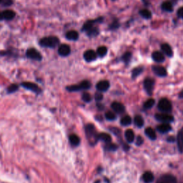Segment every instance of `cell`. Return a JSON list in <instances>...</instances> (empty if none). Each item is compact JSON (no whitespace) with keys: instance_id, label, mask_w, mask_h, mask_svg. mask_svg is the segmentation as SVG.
Segmentation results:
<instances>
[{"instance_id":"6da1fadb","label":"cell","mask_w":183,"mask_h":183,"mask_svg":"<svg viewBox=\"0 0 183 183\" xmlns=\"http://www.w3.org/2000/svg\"><path fill=\"white\" fill-rule=\"evenodd\" d=\"M60 44V39L55 36L45 37L40 39L39 45L43 47L47 48H55Z\"/></svg>"},{"instance_id":"7a4b0ae2","label":"cell","mask_w":183,"mask_h":183,"mask_svg":"<svg viewBox=\"0 0 183 183\" xmlns=\"http://www.w3.org/2000/svg\"><path fill=\"white\" fill-rule=\"evenodd\" d=\"M85 132L87 138L91 144H94L98 140V134H97L95 127L92 124H88L85 127Z\"/></svg>"},{"instance_id":"3957f363","label":"cell","mask_w":183,"mask_h":183,"mask_svg":"<svg viewBox=\"0 0 183 183\" xmlns=\"http://www.w3.org/2000/svg\"><path fill=\"white\" fill-rule=\"evenodd\" d=\"M158 109L163 113H169L172 110V104L170 101L166 98L161 99L158 102Z\"/></svg>"},{"instance_id":"277c9868","label":"cell","mask_w":183,"mask_h":183,"mask_svg":"<svg viewBox=\"0 0 183 183\" xmlns=\"http://www.w3.org/2000/svg\"><path fill=\"white\" fill-rule=\"evenodd\" d=\"M26 55L29 59L36 60V61H41L42 59V56L40 53L34 48H29L26 51Z\"/></svg>"},{"instance_id":"5b68a950","label":"cell","mask_w":183,"mask_h":183,"mask_svg":"<svg viewBox=\"0 0 183 183\" xmlns=\"http://www.w3.org/2000/svg\"><path fill=\"white\" fill-rule=\"evenodd\" d=\"M155 119L163 123H169L174 120V118H173L172 116L167 113L156 114Z\"/></svg>"},{"instance_id":"8992f818","label":"cell","mask_w":183,"mask_h":183,"mask_svg":"<svg viewBox=\"0 0 183 183\" xmlns=\"http://www.w3.org/2000/svg\"><path fill=\"white\" fill-rule=\"evenodd\" d=\"M154 80L152 78H146L144 81V87L147 93L149 95H152V92H153V89H154Z\"/></svg>"},{"instance_id":"52a82bcc","label":"cell","mask_w":183,"mask_h":183,"mask_svg":"<svg viewBox=\"0 0 183 183\" xmlns=\"http://www.w3.org/2000/svg\"><path fill=\"white\" fill-rule=\"evenodd\" d=\"M102 17H99L98 19H97V20H89L87 21V22H86L85 23V24H84L82 26V30L84 32H87L88 31L89 29H90L92 27H93V26H95V24H96V23H100L102 22Z\"/></svg>"},{"instance_id":"ba28073f","label":"cell","mask_w":183,"mask_h":183,"mask_svg":"<svg viewBox=\"0 0 183 183\" xmlns=\"http://www.w3.org/2000/svg\"><path fill=\"white\" fill-rule=\"evenodd\" d=\"M71 53V48L68 45H61L58 48V54L62 57H67Z\"/></svg>"},{"instance_id":"9c48e42d","label":"cell","mask_w":183,"mask_h":183,"mask_svg":"<svg viewBox=\"0 0 183 183\" xmlns=\"http://www.w3.org/2000/svg\"><path fill=\"white\" fill-rule=\"evenodd\" d=\"M97 57V52L92 50V49H89V50H87L84 53V59L88 62H92V61L96 60Z\"/></svg>"},{"instance_id":"30bf717a","label":"cell","mask_w":183,"mask_h":183,"mask_svg":"<svg viewBox=\"0 0 183 183\" xmlns=\"http://www.w3.org/2000/svg\"><path fill=\"white\" fill-rule=\"evenodd\" d=\"M152 71L154 74H156V75L159 76V77H165V76H167V70H166V69L164 67L162 66H158V65H154L152 66Z\"/></svg>"},{"instance_id":"8fae6325","label":"cell","mask_w":183,"mask_h":183,"mask_svg":"<svg viewBox=\"0 0 183 183\" xmlns=\"http://www.w3.org/2000/svg\"><path fill=\"white\" fill-rule=\"evenodd\" d=\"M157 183H177V180L173 175H165L160 177Z\"/></svg>"},{"instance_id":"7c38bea8","label":"cell","mask_w":183,"mask_h":183,"mask_svg":"<svg viewBox=\"0 0 183 183\" xmlns=\"http://www.w3.org/2000/svg\"><path fill=\"white\" fill-rule=\"evenodd\" d=\"M111 107L112 108V110H113L114 111L116 112V113L119 114H123L125 110V106H124L122 103L118 102H112L111 104Z\"/></svg>"},{"instance_id":"4fadbf2b","label":"cell","mask_w":183,"mask_h":183,"mask_svg":"<svg viewBox=\"0 0 183 183\" xmlns=\"http://www.w3.org/2000/svg\"><path fill=\"white\" fill-rule=\"evenodd\" d=\"M96 87L99 92H106L110 87V82L107 80H102L97 84Z\"/></svg>"},{"instance_id":"5bb4252c","label":"cell","mask_w":183,"mask_h":183,"mask_svg":"<svg viewBox=\"0 0 183 183\" xmlns=\"http://www.w3.org/2000/svg\"><path fill=\"white\" fill-rule=\"evenodd\" d=\"M22 85L23 87H24V88L29 89V90H31L32 92H34L36 93H39L40 91V88L38 86L36 85V84L32 83V82H23L22 84Z\"/></svg>"},{"instance_id":"9a60e30c","label":"cell","mask_w":183,"mask_h":183,"mask_svg":"<svg viewBox=\"0 0 183 183\" xmlns=\"http://www.w3.org/2000/svg\"><path fill=\"white\" fill-rule=\"evenodd\" d=\"M152 57L153 59V60L154 62L160 63V62H163L165 61V56H164L163 53H162L161 51H154L152 54Z\"/></svg>"},{"instance_id":"2e32d148","label":"cell","mask_w":183,"mask_h":183,"mask_svg":"<svg viewBox=\"0 0 183 183\" xmlns=\"http://www.w3.org/2000/svg\"><path fill=\"white\" fill-rule=\"evenodd\" d=\"M177 146H178L179 151L183 152V128L179 131L177 137Z\"/></svg>"},{"instance_id":"e0dca14e","label":"cell","mask_w":183,"mask_h":183,"mask_svg":"<svg viewBox=\"0 0 183 183\" xmlns=\"http://www.w3.org/2000/svg\"><path fill=\"white\" fill-rule=\"evenodd\" d=\"M2 14L3 20H11L15 17V12L12 10H5L2 12Z\"/></svg>"},{"instance_id":"ac0fdd59","label":"cell","mask_w":183,"mask_h":183,"mask_svg":"<svg viewBox=\"0 0 183 183\" xmlns=\"http://www.w3.org/2000/svg\"><path fill=\"white\" fill-rule=\"evenodd\" d=\"M65 37L68 40L70 41H76L79 39V34L77 31L74 30H70L66 33Z\"/></svg>"},{"instance_id":"d6986e66","label":"cell","mask_w":183,"mask_h":183,"mask_svg":"<svg viewBox=\"0 0 183 183\" xmlns=\"http://www.w3.org/2000/svg\"><path fill=\"white\" fill-rule=\"evenodd\" d=\"M157 129L160 133H167L171 130L172 127L169 123H163L158 125Z\"/></svg>"},{"instance_id":"ffe728a7","label":"cell","mask_w":183,"mask_h":183,"mask_svg":"<svg viewBox=\"0 0 183 183\" xmlns=\"http://www.w3.org/2000/svg\"><path fill=\"white\" fill-rule=\"evenodd\" d=\"M161 49L164 54L167 55V57H172L173 55L172 49L171 47L168 45V44H163V45H162Z\"/></svg>"},{"instance_id":"44dd1931","label":"cell","mask_w":183,"mask_h":183,"mask_svg":"<svg viewBox=\"0 0 183 183\" xmlns=\"http://www.w3.org/2000/svg\"><path fill=\"white\" fill-rule=\"evenodd\" d=\"M98 140L102 141L107 144V143L112 142V137L107 133H100V134H98Z\"/></svg>"},{"instance_id":"7402d4cb","label":"cell","mask_w":183,"mask_h":183,"mask_svg":"<svg viewBox=\"0 0 183 183\" xmlns=\"http://www.w3.org/2000/svg\"><path fill=\"white\" fill-rule=\"evenodd\" d=\"M142 179L145 183H151L154 180V175L151 172H146L143 174Z\"/></svg>"},{"instance_id":"603a6c76","label":"cell","mask_w":183,"mask_h":183,"mask_svg":"<svg viewBox=\"0 0 183 183\" xmlns=\"http://www.w3.org/2000/svg\"><path fill=\"white\" fill-rule=\"evenodd\" d=\"M144 132H145V135L150 140H154L157 138V135H156L155 131L152 128H151V127H147V128L145 129V131H144Z\"/></svg>"},{"instance_id":"cb8c5ba5","label":"cell","mask_w":183,"mask_h":183,"mask_svg":"<svg viewBox=\"0 0 183 183\" xmlns=\"http://www.w3.org/2000/svg\"><path fill=\"white\" fill-rule=\"evenodd\" d=\"M126 140L128 142H132L135 140V133L132 129H127L125 133Z\"/></svg>"},{"instance_id":"d4e9b609","label":"cell","mask_w":183,"mask_h":183,"mask_svg":"<svg viewBox=\"0 0 183 183\" xmlns=\"http://www.w3.org/2000/svg\"><path fill=\"white\" fill-rule=\"evenodd\" d=\"M70 143H71L72 145H73V146L79 145V144L80 142L79 137H78L77 135L72 134L70 136Z\"/></svg>"},{"instance_id":"484cf974","label":"cell","mask_w":183,"mask_h":183,"mask_svg":"<svg viewBox=\"0 0 183 183\" xmlns=\"http://www.w3.org/2000/svg\"><path fill=\"white\" fill-rule=\"evenodd\" d=\"M162 9L164 11H168V12H171L173 11V6L170 2H165L162 5Z\"/></svg>"},{"instance_id":"4316f807","label":"cell","mask_w":183,"mask_h":183,"mask_svg":"<svg viewBox=\"0 0 183 183\" xmlns=\"http://www.w3.org/2000/svg\"><path fill=\"white\" fill-rule=\"evenodd\" d=\"M96 52H97V54L98 55L99 57H103L105 56V55L107 54V48L106 47H104V46H101V47L97 48V50Z\"/></svg>"},{"instance_id":"83f0119b","label":"cell","mask_w":183,"mask_h":183,"mask_svg":"<svg viewBox=\"0 0 183 183\" xmlns=\"http://www.w3.org/2000/svg\"><path fill=\"white\" fill-rule=\"evenodd\" d=\"M140 14L143 18L146 19V20H149V19H150L152 17V13L147 9H143L142 10H140Z\"/></svg>"},{"instance_id":"f1b7e54d","label":"cell","mask_w":183,"mask_h":183,"mask_svg":"<svg viewBox=\"0 0 183 183\" xmlns=\"http://www.w3.org/2000/svg\"><path fill=\"white\" fill-rule=\"evenodd\" d=\"M134 122H135V125L138 127H142V126L144 125V119H143V118L141 117L140 115L135 116V117L134 119Z\"/></svg>"},{"instance_id":"f546056e","label":"cell","mask_w":183,"mask_h":183,"mask_svg":"<svg viewBox=\"0 0 183 183\" xmlns=\"http://www.w3.org/2000/svg\"><path fill=\"white\" fill-rule=\"evenodd\" d=\"M131 123H132V119L128 115H126L124 117L122 118L121 121H120L121 125L123 126H128L130 125Z\"/></svg>"},{"instance_id":"4dcf8cb0","label":"cell","mask_w":183,"mask_h":183,"mask_svg":"<svg viewBox=\"0 0 183 183\" xmlns=\"http://www.w3.org/2000/svg\"><path fill=\"white\" fill-rule=\"evenodd\" d=\"M86 33H87V36H89V37H95V36H97V34H99V30L97 27L93 26V27H92L90 29H89Z\"/></svg>"},{"instance_id":"1f68e13d","label":"cell","mask_w":183,"mask_h":183,"mask_svg":"<svg viewBox=\"0 0 183 183\" xmlns=\"http://www.w3.org/2000/svg\"><path fill=\"white\" fill-rule=\"evenodd\" d=\"M142 71H143V67H139L135 68L134 70H132V78H136L137 76H139L141 73H142Z\"/></svg>"},{"instance_id":"d6a6232c","label":"cell","mask_w":183,"mask_h":183,"mask_svg":"<svg viewBox=\"0 0 183 183\" xmlns=\"http://www.w3.org/2000/svg\"><path fill=\"white\" fill-rule=\"evenodd\" d=\"M122 59H123V62L125 63V64H128V63L130 62L131 59H132V53L129 52V51H127V52H125V54H123V57H122Z\"/></svg>"},{"instance_id":"836d02e7","label":"cell","mask_w":183,"mask_h":183,"mask_svg":"<svg viewBox=\"0 0 183 183\" xmlns=\"http://www.w3.org/2000/svg\"><path fill=\"white\" fill-rule=\"evenodd\" d=\"M154 103H155V102H154V99H150V100L146 101V102L144 103V108L147 109V110L152 108V107L154 106Z\"/></svg>"},{"instance_id":"e575fe53","label":"cell","mask_w":183,"mask_h":183,"mask_svg":"<svg viewBox=\"0 0 183 183\" xmlns=\"http://www.w3.org/2000/svg\"><path fill=\"white\" fill-rule=\"evenodd\" d=\"M105 148L108 151H114V150H116L117 149V146L115 144H114V143H112L111 142L107 143L105 144Z\"/></svg>"},{"instance_id":"d590c367","label":"cell","mask_w":183,"mask_h":183,"mask_svg":"<svg viewBox=\"0 0 183 183\" xmlns=\"http://www.w3.org/2000/svg\"><path fill=\"white\" fill-rule=\"evenodd\" d=\"M79 86L80 87H81V89H87L90 88L91 84L89 81H87V80H84V81H82L79 84Z\"/></svg>"},{"instance_id":"8d00e7d4","label":"cell","mask_w":183,"mask_h":183,"mask_svg":"<svg viewBox=\"0 0 183 183\" xmlns=\"http://www.w3.org/2000/svg\"><path fill=\"white\" fill-rule=\"evenodd\" d=\"M105 118L108 120H114L116 119V115L113 112L108 111L105 113Z\"/></svg>"},{"instance_id":"74e56055","label":"cell","mask_w":183,"mask_h":183,"mask_svg":"<svg viewBox=\"0 0 183 183\" xmlns=\"http://www.w3.org/2000/svg\"><path fill=\"white\" fill-rule=\"evenodd\" d=\"M119 23L118 22V20H114L113 22L111 23V24L110 25V29L112 30L117 29L119 28Z\"/></svg>"},{"instance_id":"f35d334b","label":"cell","mask_w":183,"mask_h":183,"mask_svg":"<svg viewBox=\"0 0 183 183\" xmlns=\"http://www.w3.org/2000/svg\"><path fill=\"white\" fill-rule=\"evenodd\" d=\"M82 98V100L84 101H85V102H89L92 100L91 95H89V93H87V92L83 93Z\"/></svg>"},{"instance_id":"ab89813d","label":"cell","mask_w":183,"mask_h":183,"mask_svg":"<svg viewBox=\"0 0 183 183\" xmlns=\"http://www.w3.org/2000/svg\"><path fill=\"white\" fill-rule=\"evenodd\" d=\"M12 4V0H1V2H0V5H2V7H9Z\"/></svg>"},{"instance_id":"60d3db41","label":"cell","mask_w":183,"mask_h":183,"mask_svg":"<svg viewBox=\"0 0 183 183\" xmlns=\"http://www.w3.org/2000/svg\"><path fill=\"white\" fill-rule=\"evenodd\" d=\"M18 89V85H15V84H13L9 86L8 87V92H14L15 91H17Z\"/></svg>"},{"instance_id":"b9f144b4","label":"cell","mask_w":183,"mask_h":183,"mask_svg":"<svg viewBox=\"0 0 183 183\" xmlns=\"http://www.w3.org/2000/svg\"><path fill=\"white\" fill-rule=\"evenodd\" d=\"M95 98V100H96L97 101H98V102H100V101L102 100V99H103V95L102 94H101L100 92L96 93Z\"/></svg>"},{"instance_id":"7bdbcfd3","label":"cell","mask_w":183,"mask_h":183,"mask_svg":"<svg viewBox=\"0 0 183 183\" xmlns=\"http://www.w3.org/2000/svg\"><path fill=\"white\" fill-rule=\"evenodd\" d=\"M143 143V138L141 136H138L136 139V144L137 145H141Z\"/></svg>"},{"instance_id":"ee69618b","label":"cell","mask_w":183,"mask_h":183,"mask_svg":"<svg viewBox=\"0 0 183 183\" xmlns=\"http://www.w3.org/2000/svg\"><path fill=\"white\" fill-rule=\"evenodd\" d=\"M177 16L181 19H183V7L178 9V11H177Z\"/></svg>"},{"instance_id":"f6af8a7d","label":"cell","mask_w":183,"mask_h":183,"mask_svg":"<svg viewBox=\"0 0 183 183\" xmlns=\"http://www.w3.org/2000/svg\"><path fill=\"white\" fill-rule=\"evenodd\" d=\"M175 138L174 137H169L168 138H167V141H168V142H175Z\"/></svg>"},{"instance_id":"bcb514c9","label":"cell","mask_w":183,"mask_h":183,"mask_svg":"<svg viewBox=\"0 0 183 183\" xmlns=\"http://www.w3.org/2000/svg\"><path fill=\"white\" fill-rule=\"evenodd\" d=\"M179 97H180V98H183V90L180 93V95H179Z\"/></svg>"},{"instance_id":"7dc6e473","label":"cell","mask_w":183,"mask_h":183,"mask_svg":"<svg viewBox=\"0 0 183 183\" xmlns=\"http://www.w3.org/2000/svg\"><path fill=\"white\" fill-rule=\"evenodd\" d=\"M3 20V17H2V12H0V21Z\"/></svg>"},{"instance_id":"c3c4849f","label":"cell","mask_w":183,"mask_h":183,"mask_svg":"<svg viewBox=\"0 0 183 183\" xmlns=\"http://www.w3.org/2000/svg\"><path fill=\"white\" fill-rule=\"evenodd\" d=\"M0 2H1V0H0Z\"/></svg>"},{"instance_id":"681fc988","label":"cell","mask_w":183,"mask_h":183,"mask_svg":"<svg viewBox=\"0 0 183 183\" xmlns=\"http://www.w3.org/2000/svg\"><path fill=\"white\" fill-rule=\"evenodd\" d=\"M113 1H114V0H113Z\"/></svg>"}]
</instances>
